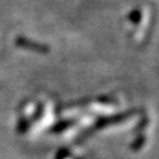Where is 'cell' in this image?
<instances>
[{"mask_svg":"<svg viewBox=\"0 0 159 159\" xmlns=\"http://www.w3.org/2000/svg\"><path fill=\"white\" fill-rule=\"evenodd\" d=\"M18 45L23 46V47H26V48H30V50H35V51L39 52H46L47 51V47L43 45H39L37 43H32V41H29L27 39H18Z\"/></svg>","mask_w":159,"mask_h":159,"instance_id":"6da1fadb","label":"cell"}]
</instances>
